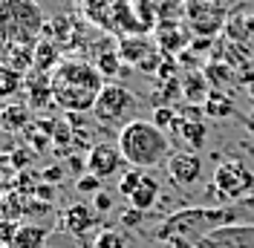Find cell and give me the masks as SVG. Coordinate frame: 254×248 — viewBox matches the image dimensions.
<instances>
[{"label": "cell", "instance_id": "1", "mask_svg": "<svg viewBox=\"0 0 254 248\" xmlns=\"http://www.w3.org/2000/svg\"><path fill=\"white\" fill-rule=\"evenodd\" d=\"M249 211L234 202V205H220V208H208V205H196V208H182L162 222L159 228V240L174 248H199L211 231H217L222 225L231 222H246Z\"/></svg>", "mask_w": 254, "mask_h": 248}, {"label": "cell", "instance_id": "2", "mask_svg": "<svg viewBox=\"0 0 254 248\" xmlns=\"http://www.w3.org/2000/svg\"><path fill=\"white\" fill-rule=\"evenodd\" d=\"M52 98L55 104L66 113H90L98 101L101 90L107 87V78L101 75V69L93 61L84 58H64L52 72Z\"/></svg>", "mask_w": 254, "mask_h": 248}, {"label": "cell", "instance_id": "3", "mask_svg": "<svg viewBox=\"0 0 254 248\" xmlns=\"http://www.w3.org/2000/svg\"><path fill=\"white\" fill-rule=\"evenodd\" d=\"M119 150L125 156V162L130 168H139V171H150L162 162L171 159V141L168 133L159 127L156 122H147V119H136L130 122L125 130H119Z\"/></svg>", "mask_w": 254, "mask_h": 248}, {"label": "cell", "instance_id": "4", "mask_svg": "<svg viewBox=\"0 0 254 248\" xmlns=\"http://www.w3.org/2000/svg\"><path fill=\"white\" fill-rule=\"evenodd\" d=\"M47 29V12L38 0H0V44L35 49Z\"/></svg>", "mask_w": 254, "mask_h": 248}, {"label": "cell", "instance_id": "5", "mask_svg": "<svg viewBox=\"0 0 254 248\" xmlns=\"http://www.w3.org/2000/svg\"><path fill=\"white\" fill-rule=\"evenodd\" d=\"M90 113H93L95 124L110 127V130H125L130 122L139 119V98L125 84H107Z\"/></svg>", "mask_w": 254, "mask_h": 248}, {"label": "cell", "instance_id": "6", "mask_svg": "<svg viewBox=\"0 0 254 248\" xmlns=\"http://www.w3.org/2000/svg\"><path fill=\"white\" fill-rule=\"evenodd\" d=\"M211 190L225 205L243 202L249 193H254V171L240 159H225L211 176Z\"/></svg>", "mask_w": 254, "mask_h": 248}, {"label": "cell", "instance_id": "7", "mask_svg": "<svg viewBox=\"0 0 254 248\" xmlns=\"http://www.w3.org/2000/svg\"><path fill=\"white\" fill-rule=\"evenodd\" d=\"M199 248H254V222H231L211 231Z\"/></svg>", "mask_w": 254, "mask_h": 248}, {"label": "cell", "instance_id": "8", "mask_svg": "<svg viewBox=\"0 0 254 248\" xmlns=\"http://www.w3.org/2000/svg\"><path fill=\"white\" fill-rule=\"evenodd\" d=\"M202 176V159L196 150H179L168 159V179L176 187H193Z\"/></svg>", "mask_w": 254, "mask_h": 248}, {"label": "cell", "instance_id": "9", "mask_svg": "<svg viewBox=\"0 0 254 248\" xmlns=\"http://www.w3.org/2000/svg\"><path fill=\"white\" fill-rule=\"evenodd\" d=\"M122 162H125V156L119 150V144H110V141H98L87 150V173H93L98 179L116 176Z\"/></svg>", "mask_w": 254, "mask_h": 248}, {"label": "cell", "instance_id": "10", "mask_svg": "<svg viewBox=\"0 0 254 248\" xmlns=\"http://www.w3.org/2000/svg\"><path fill=\"white\" fill-rule=\"evenodd\" d=\"M61 228L64 231H69L72 237H87V234L95 228V211L87 205V202H75V205H69L66 211L61 214Z\"/></svg>", "mask_w": 254, "mask_h": 248}, {"label": "cell", "instance_id": "11", "mask_svg": "<svg viewBox=\"0 0 254 248\" xmlns=\"http://www.w3.org/2000/svg\"><path fill=\"white\" fill-rule=\"evenodd\" d=\"M176 133L185 139V144H188V150H202L205 147V141H208V127H205V122L196 116V110L193 113H179V122H176V127H174Z\"/></svg>", "mask_w": 254, "mask_h": 248}, {"label": "cell", "instance_id": "12", "mask_svg": "<svg viewBox=\"0 0 254 248\" xmlns=\"http://www.w3.org/2000/svg\"><path fill=\"white\" fill-rule=\"evenodd\" d=\"M23 87H26V104H29V107H47V104H55V98H52V84H49V72L29 69Z\"/></svg>", "mask_w": 254, "mask_h": 248}, {"label": "cell", "instance_id": "13", "mask_svg": "<svg viewBox=\"0 0 254 248\" xmlns=\"http://www.w3.org/2000/svg\"><path fill=\"white\" fill-rule=\"evenodd\" d=\"M49 228L47 225H38V222H17V231L12 237L9 248H47L49 240Z\"/></svg>", "mask_w": 254, "mask_h": 248}, {"label": "cell", "instance_id": "14", "mask_svg": "<svg viewBox=\"0 0 254 248\" xmlns=\"http://www.w3.org/2000/svg\"><path fill=\"white\" fill-rule=\"evenodd\" d=\"M61 49H58V41L55 38H41L38 41V47H35V63H32V69H38V72H52L58 63H61Z\"/></svg>", "mask_w": 254, "mask_h": 248}, {"label": "cell", "instance_id": "15", "mask_svg": "<svg viewBox=\"0 0 254 248\" xmlns=\"http://www.w3.org/2000/svg\"><path fill=\"white\" fill-rule=\"evenodd\" d=\"M159 190H162V187H159V182L153 179V176H147V173H144L142 185L130 193V205H133V208H139V211L144 214V211H150V208L156 205Z\"/></svg>", "mask_w": 254, "mask_h": 248}, {"label": "cell", "instance_id": "16", "mask_svg": "<svg viewBox=\"0 0 254 248\" xmlns=\"http://www.w3.org/2000/svg\"><path fill=\"white\" fill-rule=\"evenodd\" d=\"M23 81H26V75L20 69H15L12 63H6V61H0V101L15 98L20 93V87H23Z\"/></svg>", "mask_w": 254, "mask_h": 248}, {"label": "cell", "instance_id": "17", "mask_svg": "<svg viewBox=\"0 0 254 248\" xmlns=\"http://www.w3.org/2000/svg\"><path fill=\"white\" fill-rule=\"evenodd\" d=\"M199 110H202L205 116H211V119H228V116H234V113H237L234 101L222 93V90H211Z\"/></svg>", "mask_w": 254, "mask_h": 248}, {"label": "cell", "instance_id": "18", "mask_svg": "<svg viewBox=\"0 0 254 248\" xmlns=\"http://www.w3.org/2000/svg\"><path fill=\"white\" fill-rule=\"evenodd\" d=\"M29 104H6L0 110V122H3V130L15 133V130H26L29 127Z\"/></svg>", "mask_w": 254, "mask_h": 248}, {"label": "cell", "instance_id": "19", "mask_svg": "<svg viewBox=\"0 0 254 248\" xmlns=\"http://www.w3.org/2000/svg\"><path fill=\"white\" fill-rule=\"evenodd\" d=\"M142 179H144V171H139V168H130V171H125V173H122V179H119V193L130 199V193L142 185Z\"/></svg>", "mask_w": 254, "mask_h": 248}, {"label": "cell", "instance_id": "20", "mask_svg": "<svg viewBox=\"0 0 254 248\" xmlns=\"http://www.w3.org/2000/svg\"><path fill=\"white\" fill-rule=\"evenodd\" d=\"M185 81H188V87H185V95H188L190 101H199V104H202V101L208 98V93H211L208 87H202V81H205V78L199 75V72H190Z\"/></svg>", "mask_w": 254, "mask_h": 248}, {"label": "cell", "instance_id": "21", "mask_svg": "<svg viewBox=\"0 0 254 248\" xmlns=\"http://www.w3.org/2000/svg\"><path fill=\"white\" fill-rule=\"evenodd\" d=\"M153 122L168 133V130H174L176 122H179V113H176L174 107H156V113H153Z\"/></svg>", "mask_w": 254, "mask_h": 248}, {"label": "cell", "instance_id": "22", "mask_svg": "<svg viewBox=\"0 0 254 248\" xmlns=\"http://www.w3.org/2000/svg\"><path fill=\"white\" fill-rule=\"evenodd\" d=\"M75 190H78V193H98V190H101V179H98V176H93V173H84V176H78V179H75Z\"/></svg>", "mask_w": 254, "mask_h": 248}, {"label": "cell", "instance_id": "23", "mask_svg": "<svg viewBox=\"0 0 254 248\" xmlns=\"http://www.w3.org/2000/svg\"><path fill=\"white\" fill-rule=\"evenodd\" d=\"M95 248H125V237L116 231H101L98 237H95Z\"/></svg>", "mask_w": 254, "mask_h": 248}, {"label": "cell", "instance_id": "24", "mask_svg": "<svg viewBox=\"0 0 254 248\" xmlns=\"http://www.w3.org/2000/svg\"><path fill=\"white\" fill-rule=\"evenodd\" d=\"M98 69H101V75L110 78L116 69H119V52H101V58H98V63H95Z\"/></svg>", "mask_w": 254, "mask_h": 248}, {"label": "cell", "instance_id": "25", "mask_svg": "<svg viewBox=\"0 0 254 248\" xmlns=\"http://www.w3.org/2000/svg\"><path fill=\"white\" fill-rule=\"evenodd\" d=\"M93 208L98 211V214H107V211L113 208V196L107 193V190H98L95 199H93Z\"/></svg>", "mask_w": 254, "mask_h": 248}, {"label": "cell", "instance_id": "26", "mask_svg": "<svg viewBox=\"0 0 254 248\" xmlns=\"http://www.w3.org/2000/svg\"><path fill=\"white\" fill-rule=\"evenodd\" d=\"M122 222H125L127 228H136V225H139V222H142V211H139V208H133V205H130V208H127V211H122Z\"/></svg>", "mask_w": 254, "mask_h": 248}, {"label": "cell", "instance_id": "27", "mask_svg": "<svg viewBox=\"0 0 254 248\" xmlns=\"http://www.w3.org/2000/svg\"><path fill=\"white\" fill-rule=\"evenodd\" d=\"M234 119H237V122L243 124V127H246V130H249V133H252V136H254V122H252V119H249V116H243V113H240V110H237V113H234Z\"/></svg>", "mask_w": 254, "mask_h": 248}, {"label": "cell", "instance_id": "28", "mask_svg": "<svg viewBox=\"0 0 254 248\" xmlns=\"http://www.w3.org/2000/svg\"><path fill=\"white\" fill-rule=\"evenodd\" d=\"M29 150H15V153H12V162H15L17 168H20V165H29Z\"/></svg>", "mask_w": 254, "mask_h": 248}, {"label": "cell", "instance_id": "29", "mask_svg": "<svg viewBox=\"0 0 254 248\" xmlns=\"http://www.w3.org/2000/svg\"><path fill=\"white\" fill-rule=\"evenodd\" d=\"M44 179H47V182H58V179H61V168H49V171H44Z\"/></svg>", "mask_w": 254, "mask_h": 248}, {"label": "cell", "instance_id": "30", "mask_svg": "<svg viewBox=\"0 0 254 248\" xmlns=\"http://www.w3.org/2000/svg\"><path fill=\"white\" fill-rule=\"evenodd\" d=\"M240 205H243V208H246V211L252 214V211H254V193H249V196H246V199L240 202Z\"/></svg>", "mask_w": 254, "mask_h": 248}, {"label": "cell", "instance_id": "31", "mask_svg": "<svg viewBox=\"0 0 254 248\" xmlns=\"http://www.w3.org/2000/svg\"><path fill=\"white\" fill-rule=\"evenodd\" d=\"M249 93H252V98H254V84H252V90H249Z\"/></svg>", "mask_w": 254, "mask_h": 248}, {"label": "cell", "instance_id": "32", "mask_svg": "<svg viewBox=\"0 0 254 248\" xmlns=\"http://www.w3.org/2000/svg\"><path fill=\"white\" fill-rule=\"evenodd\" d=\"M0 133H3V122H0Z\"/></svg>", "mask_w": 254, "mask_h": 248}, {"label": "cell", "instance_id": "33", "mask_svg": "<svg viewBox=\"0 0 254 248\" xmlns=\"http://www.w3.org/2000/svg\"><path fill=\"white\" fill-rule=\"evenodd\" d=\"M0 248H6V246H0Z\"/></svg>", "mask_w": 254, "mask_h": 248}, {"label": "cell", "instance_id": "34", "mask_svg": "<svg viewBox=\"0 0 254 248\" xmlns=\"http://www.w3.org/2000/svg\"><path fill=\"white\" fill-rule=\"evenodd\" d=\"M47 248H52V246H47Z\"/></svg>", "mask_w": 254, "mask_h": 248}]
</instances>
